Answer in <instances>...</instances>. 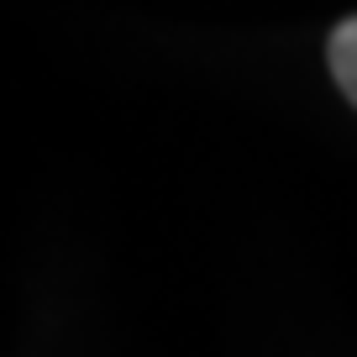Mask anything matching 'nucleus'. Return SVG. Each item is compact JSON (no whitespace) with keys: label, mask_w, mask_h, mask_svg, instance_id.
I'll return each mask as SVG.
<instances>
[{"label":"nucleus","mask_w":357,"mask_h":357,"mask_svg":"<svg viewBox=\"0 0 357 357\" xmlns=\"http://www.w3.org/2000/svg\"><path fill=\"white\" fill-rule=\"evenodd\" d=\"M326 63H331V79L342 84V95L357 105V16H347L342 26L326 43Z\"/></svg>","instance_id":"f257e3e1"}]
</instances>
